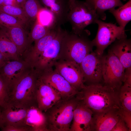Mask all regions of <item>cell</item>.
I'll return each instance as SVG.
<instances>
[{"label": "cell", "instance_id": "1", "mask_svg": "<svg viewBox=\"0 0 131 131\" xmlns=\"http://www.w3.org/2000/svg\"><path fill=\"white\" fill-rule=\"evenodd\" d=\"M101 83L85 86L78 98L93 112V115L121 108L119 91Z\"/></svg>", "mask_w": 131, "mask_h": 131}, {"label": "cell", "instance_id": "2", "mask_svg": "<svg viewBox=\"0 0 131 131\" xmlns=\"http://www.w3.org/2000/svg\"><path fill=\"white\" fill-rule=\"evenodd\" d=\"M37 75L33 68L10 83L8 85V103L28 108L32 106H37Z\"/></svg>", "mask_w": 131, "mask_h": 131}, {"label": "cell", "instance_id": "3", "mask_svg": "<svg viewBox=\"0 0 131 131\" xmlns=\"http://www.w3.org/2000/svg\"><path fill=\"white\" fill-rule=\"evenodd\" d=\"M90 32L84 30L78 35L67 31L64 40L60 59L74 62L80 65L86 56L92 51V41L87 37Z\"/></svg>", "mask_w": 131, "mask_h": 131}, {"label": "cell", "instance_id": "4", "mask_svg": "<svg viewBox=\"0 0 131 131\" xmlns=\"http://www.w3.org/2000/svg\"><path fill=\"white\" fill-rule=\"evenodd\" d=\"M79 101L77 98L62 99L54 106L47 115L49 131H70L74 110Z\"/></svg>", "mask_w": 131, "mask_h": 131}, {"label": "cell", "instance_id": "5", "mask_svg": "<svg viewBox=\"0 0 131 131\" xmlns=\"http://www.w3.org/2000/svg\"><path fill=\"white\" fill-rule=\"evenodd\" d=\"M99 17L95 11L85 1L76 0L70 7L67 21L70 23L72 33L80 35L88 25L96 23Z\"/></svg>", "mask_w": 131, "mask_h": 131}, {"label": "cell", "instance_id": "6", "mask_svg": "<svg viewBox=\"0 0 131 131\" xmlns=\"http://www.w3.org/2000/svg\"><path fill=\"white\" fill-rule=\"evenodd\" d=\"M67 32L60 27L55 37L39 57L33 67L38 75L53 69L55 63L60 59L63 41Z\"/></svg>", "mask_w": 131, "mask_h": 131}, {"label": "cell", "instance_id": "7", "mask_svg": "<svg viewBox=\"0 0 131 131\" xmlns=\"http://www.w3.org/2000/svg\"><path fill=\"white\" fill-rule=\"evenodd\" d=\"M96 23L98 25L96 36L92 42L96 49L95 52L99 57L103 56L104 50L116 40L127 38L125 30L116 24L104 22L98 19Z\"/></svg>", "mask_w": 131, "mask_h": 131}, {"label": "cell", "instance_id": "8", "mask_svg": "<svg viewBox=\"0 0 131 131\" xmlns=\"http://www.w3.org/2000/svg\"><path fill=\"white\" fill-rule=\"evenodd\" d=\"M102 81L105 85L119 90L123 85L125 69L117 57L109 49L102 56Z\"/></svg>", "mask_w": 131, "mask_h": 131}, {"label": "cell", "instance_id": "9", "mask_svg": "<svg viewBox=\"0 0 131 131\" xmlns=\"http://www.w3.org/2000/svg\"><path fill=\"white\" fill-rule=\"evenodd\" d=\"M38 77L53 88L59 94L63 99L71 98L78 92L55 69L44 72L39 74Z\"/></svg>", "mask_w": 131, "mask_h": 131}, {"label": "cell", "instance_id": "10", "mask_svg": "<svg viewBox=\"0 0 131 131\" xmlns=\"http://www.w3.org/2000/svg\"><path fill=\"white\" fill-rule=\"evenodd\" d=\"M102 56L99 57L92 51L83 59L80 66L84 82L89 84L102 81Z\"/></svg>", "mask_w": 131, "mask_h": 131}, {"label": "cell", "instance_id": "11", "mask_svg": "<svg viewBox=\"0 0 131 131\" xmlns=\"http://www.w3.org/2000/svg\"><path fill=\"white\" fill-rule=\"evenodd\" d=\"M54 66L55 69L78 91L84 87L80 65L76 62L60 59Z\"/></svg>", "mask_w": 131, "mask_h": 131}, {"label": "cell", "instance_id": "12", "mask_svg": "<svg viewBox=\"0 0 131 131\" xmlns=\"http://www.w3.org/2000/svg\"><path fill=\"white\" fill-rule=\"evenodd\" d=\"M36 98L37 106L42 111L46 112L61 100V97L53 88L38 77L36 82Z\"/></svg>", "mask_w": 131, "mask_h": 131}, {"label": "cell", "instance_id": "13", "mask_svg": "<svg viewBox=\"0 0 131 131\" xmlns=\"http://www.w3.org/2000/svg\"><path fill=\"white\" fill-rule=\"evenodd\" d=\"M61 26H57L51 29L48 33L41 39L34 41L24 54L22 58L33 68V66L45 49L56 36Z\"/></svg>", "mask_w": 131, "mask_h": 131}, {"label": "cell", "instance_id": "14", "mask_svg": "<svg viewBox=\"0 0 131 131\" xmlns=\"http://www.w3.org/2000/svg\"><path fill=\"white\" fill-rule=\"evenodd\" d=\"M0 108L3 126L9 125L17 127H27L26 124L25 119L28 108L9 103Z\"/></svg>", "mask_w": 131, "mask_h": 131}, {"label": "cell", "instance_id": "15", "mask_svg": "<svg viewBox=\"0 0 131 131\" xmlns=\"http://www.w3.org/2000/svg\"><path fill=\"white\" fill-rule=\"evenodd\" d=\"M93 115L92 111L79 100L74 111L70 131H92Z\"/></svg>", "mask_w": 131, "mask_h": 131}, {"label": "cell", "instance_id": "16", "mask_svg": "<svg viewBox=\"0 0 131 131\" xmlns=\"http://www.w3.org/2000/svg\"><path fill=\"white\" fill-rule=\"evenodd\" d=\"M32 68L28 63L22 59L9 61L0 68V75L8 86L12 82Z\"/></svg>", "mask_w": 131, "mask_h": 131}, {"label": "cell", "instance_id": "17", "mask_svg": "<svg viewBox=\"0 0 131 131\" xmlns=\"http://www.w3.org/2000/svg\"><path fill=\"white\" fill-rule=\"evenodd\" d=\"M39 0L53 13L57 25L61 26L67 21V16L70 9L68 0Z\"/></svg>", "mask_w": 131, "mask_h": 131}, {"label": "cell", "instance_id": "18", "mask_svg": "<svg viewBox=\"0 0 131 131\" xmlns=\"http://www.w3.org/2000/svg\"><path fill=\"white\" fill-rule=\"evenodd\" d=\"M119 111H110L93 115L92 131H111L118 121Z\"/></svg>", "mask_w": 131, "mask_h": 131}, {"label": "cell", "instance_id": "19", "mask_svg": "<svg viewBox=\"0 0 131 131\" xmlns=\"http://www.w3.org/2000/svg\"><path fill=\"white\" fill-rule=\"evenodd\" d=\"M110 49L117 57L125 70L131 68V41L127 38L116 40Z\"/></svg>", "mask_w": 131, "mask_h": 131}, {"label": "cell", "instance_id": "20", "mask_svg": "<svg viewBox=\"0 0 131 131\" xmlns=\"http://www.w3.org/2000/svg\"><path fill=\"white\" fill-rule=\"evenodd\" d=\"M25 123L31 131H49L45 115L37 106H32L28 108Z\"/></svg>", "mask_w": 131, "mask_h": 131}, {"label": "cell", "instance_id": "21", "mask_svg": "<svg viewBox=\"0 0 131 131\" xmlns=\"http://www.w3.org/2000/svg\"><path fill=\"white\" fill-rule=\"evenodd\" d=\"M1 28L16 46L22 58L24 54L29 48L28 34L22 27L1 26Z\"/></svg>", "mask_w": 131, "mask_h": 131}, {"label": "cell", "instance_id": "22", "mask_svg": "<svg viewBox=\"0 0 131 131\" xmlns=\"http://www.w3.org/2000/svg\"><path fill=\"white\" fill-rule=\"evenodd\" d=\"M0 52L8 61L22 59L16 46L1 28H0Z\"/></svg>", "mask_w": 131, "mask_h": 131}, {"label": "cell", "instance_id": "23", "mask_svg": "<svg viewBox=\"0 0 131 131\" xmlns=\"http://www.w3.org/2000/svg\"><path fill=\"white\" fill-rule=\"evenodd\" d=\"M85 2L95 11L99 18L104 20L106 17L105 11L123 4L121 0H85Z\"/></svg>", "mask_w": 131, "mask_h": 131}, {"label": "cell", "instance_id": "24", "mask_svg": "<svg viewBox=\"0 0 131 131\" xmlns=\"http://www.w3.org/2000/svg\"><path fill=\"white\" fill-rule=\"evenodd\" d=\"M109 12L114 16L119 26L125 30L126 25L131 20V0L118 9L110 10Z\"/></svg>", "mask_w": 131, "mask_h": 131}, {"label": "cell", "instance_id": "25", "mask_svg": "<svg viewBox=\"0 0 131 131\" xmlns=\"http://www.w3.org/2000/svg\"><path fill=\"white\" fill-rule=\"evenodd\" d=\"M53 28L43 25L37 18L34 22L30 32L28 34V48L31 46V44L33 42L45 36Z\"/></svg>", "mask_w": 131, "mask_h": 131}, {"label": "cell", "instance_id": "26", "mask_svg": "<svg viewBox=\"0 0 131 131\" xmlns=\"http://www.w3.org/2000/svg\"><path fill=\"white\" fill-rule=\"evenodd\" d=\"M42 8L38 0H26L21 7L29 21L34 22Z\"/></svg>", "mask_w": 131, "mask_h": 131}, {"label": "cell", "instance_id": "27", "mask_svg": "<svg viewBox=\"0 0 131 131\" xmlns=\"http://www.w3.org/2000/svg\"><path fill=\"white\" fill-rule=\"evenodd\" d=\"M121 108L131 112V85L123 83L119 91Z\"/></svg>", "mask_w": 131, "mask_h": 131}, {"label": "cell", "instance_id": "28", "mask_svg": "<svg viewBox=\"0 0 131 131\" xmlns=\"http://www.w3.org/2000/svg\"><path fill=\"white\" fill-rule=\"evenodd\" d=\"M0 12L14 16L20 20L25 24L29 21L22 8L20 7L10 5H0Z\"/></svg>", "mask_w": 131, "mask_h": 131}, {"label": "cell", "instance_id": "29", "mask_svg": "<svg viewBox=\"0 0 131 131\" xmlns=\"http://www.w3.org/2000/svg\"><path fill=\"white\" fill-rule=\"evenodd\" d=\"M37 18L40 23L46 27L53 28L57 26L53 13L45 8L41 9Z\"/></svg>", "mask_w": 131, "mask_h": 131}, {"label": "cell", "instance_id": "30", "mask_svg": "<svg viewBox=\"0 0 131 131\" xmlns=\"http://www.w3.org/2000/svg\"><path fill=\"white\" fill-rule=\"evenodd\" d=\"M0 25L5 27H20L25 25L20 20L7 14L0 12Z\"/></svg>", "mask_w": 131, "mask_h": 131}, {"label": "cell", "instance_id": "31", "mask_svg": "<svg viewBox=\"0 0 131 131\" xmlns=\"http://www.w3.org/2000/svg\"><path fill=\"white\" fill-rule=\"evenodd\" d=\"M9 100L8 85L0 75V107H2L7 104Z\"/></svg>", "mask_w": 131, "mask_h": 131}, {"label": "cell", "instance_id": "32", "mask_svg": "<svg viewBox=\"0 0 131 131\" xmlns=\"http://www.w3.org/2000/svg\"><path fill=\"white\" fill-rule=\"evenodd\" d=\"M119 115L125 122L129 129L131 131V112L121 108L119 111Z\"/></svg>", "mask_w": 131, "mask_h": 131}, {"label": "cell", "instance_id": "33", "mask_svg": "<svg viewBox=\"0 0 131 131\" xmlns=\"http://www.w3.org/2000/svg\"><path fill=\"white\" fill-rule=\"evenodd\" d=\"M111 131H129L125 122L120 116V118Z\"/></svg>", "mask_w": 131, "mask_h": 131}, {"label": "cell", "instance_id": "34", "mask_svg": "<svg viewBox=\"0 0 131 131\" xmlns=\"http://www.w3.org/2000/svg\"><path fill=\"white\" fill-rule=\"evenodd\" d=\"M1 129L2 131H31L28 127H17L9 125H4Z\"/></svg>", "mask_w": 131, "mask_h": 131}, {"label": "cell", "instance_id": "35", "mask_svg": "<svg viewBox=\"0 0 131 131\" xmlns=\"http://www.w3.org/2000/svg\"><path fill=\"white\" fill-rule=\"evenodd\" d=\"M3 5H10L21 8L16 0H4Z\"/></svg>", "mask_w": 131, "mask_h": 131}, {"label": "cell", "instance_id": "36", "mask_svg": "<svg viewBox=\"0 0 131 131\" xmlns=\"http://www.w3.org/2000/svg\"><path fill=\"white\" fill-rule=\"evenodd\" d=\"M8 61L0 52V68Z\"/></svg>", "mask_w": 131, "mask_h": 131}, {"label": "cell", "instance_id": "37", "mask_svg": "<svg viewBox=\"0 0 131 131\" xmlns=\"http://www.w3.org/2000/svg\"><path fill=\"white\" fill-rule=\"evenodd\" d=\"M4 123L1 117V109L0 107V128H1L4 125Z\"/></svg>", "mask_w": 131, "mask_h": 131}, {"label": "cell", "instance_id": "38", "mask_svg": "<svg viewBox=\"0 0 131 131\" xmlns=\"http://www.w3.org/2000/svg\"><path fill=\"white\" fill-rule=\"evenodd\" d=\"M26 0H16L18 4L21 8L23 4Z\"/></svg>", "mask_w": 131, "mask_h": 131}, {"label": "cell", "instance_id": "39", "mask_svg": "<svg viewBox=\"0 0 131 131\" xmlns=\"http://www.w3.org/2000/svg\"><path fill=\"white\" fill-rule=\"evenodd\" d=\"M4 0H0V5H3Z\"/></svg>", "mask_w": 131, "mask_h": 131}, {"label": "cell", "instance_id": "40", "mask_svg": "<svg viewBox=\"0 0 131 131\" xmlns=\"http://www.w3.org/2000/svg\"><path fill=\"white\" fill-rule=\"evenodd\" d=\"M1 27V26L0 25V28Z\"/></svg>", "mask_w": 131, "mask_h": 131}, {"label": "cell", "instance_id": "41", "mask_svg": "<svg viewBox=\"0 0 131 131\" xmlns=\"http://www.w3.org/2000/svg\"><path fill=\"white\" fill-rule=\"evenodd\" d=\"M126 0H123L124 1H125Z\"/></svg>", "mask_w": 131, "mask_h": 131}]
</instances>
